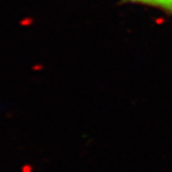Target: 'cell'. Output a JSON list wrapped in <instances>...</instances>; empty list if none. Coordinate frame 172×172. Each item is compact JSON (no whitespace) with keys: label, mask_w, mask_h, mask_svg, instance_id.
Masks as SVG:
<instances>
[{"label":"cell","mask_w":172,"mask_h":172,"mask_svg":"<svg viewBox=\"0 0 172 172\" xmlns=\"http://www.w3.org/2000/svg\"><path fill=\"white\" fill-rule=\"evenodd\" d=\"M124 1L156 7L167 14L172 15V0H124Z\"/></svg>","instance_id":"cell-1"}]
</instances>
